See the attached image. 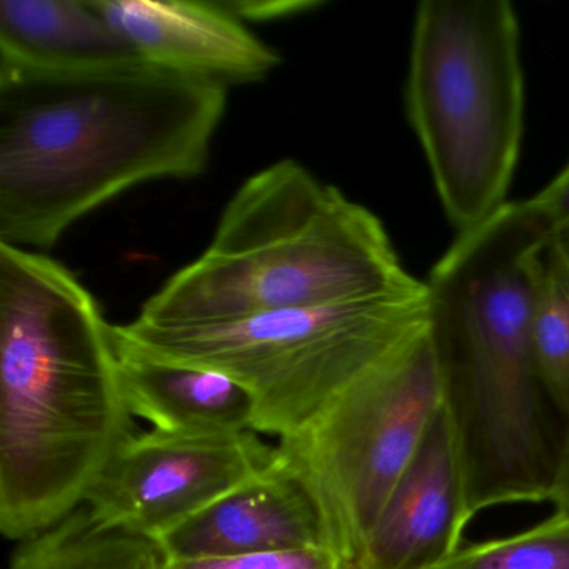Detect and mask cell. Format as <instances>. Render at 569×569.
I'll list each match as a JSON object with an SVG mask.
<instances>
[{"mask_svg":"<svg viewBox=\"0 0 569 569\" xmlns=\"http://www.w3.org/2000/svg\"><path fill=\"white\" fill-rule=\"evenodd\" d=\"M226 109L228 89L144 61L0 66V242L44 251L138 186L199 178Z\"/></svg>","mask_w":569,"mask_h":569,"instance_id":"6da1fadb","label":"cell"},{"mask_svg":"<svg viewBox=\"0 0 569 569\" xmlns=\"http://www.w3.org/2000/svg\"><path fill=\"white\" fill-rule=\"evenodd\" d=\"M64 264L0 242V529L22 541L88 501L136 435L119 355Z\"/></svg>","mask_w":569,"mask_h":569,"instance_id":"7a4b0ae2","label":"cell"},{"mask_svg":"<svg viewBox=\"0 0 569 569\" xmlns=\"http://www.w3.org/2000/svg\"><path fill=\"white\" fill-rule=\"evenodd\" d=\"M552 236L529 199L458 236L426 282L428 335L465 455L469 511L549 499L565 419L539 381L532 296Z\"/></svg>","mask_w":569,"mask_h":569,"instance_id":"3957f363","label":"cell"},{"mask_svg":"<svg viewBox=\"0 0 569 569\" xmlns=\"http://www.w3.org/2000/svg\"><path fill=\"white\" fill-rule=\"evenodd\" d=\"M418 282L368 208L284 159L242 182L204 252L172 274L136 318L224 325L378 298Z\"/></svg>","mask_w":569,"mask_h":569,"instance_id":"277c9868","label":"cell"},{"mask_svg":"<svg viewBox=\"0 0 569 569\" xmlns=\"http://www.w3.org/2000/svg\"><path fill=\"white\" fill-rule=\"evenodd\" d=\"M519 46L506 0H426L416 12L406 112L459 234L508 204L525 134Z\"/></svg>","mask_w":569,"mask_h":569,"instance_id":"5b68a950","label":"cell"},{"mask_svg":"<svg viewBox=\"0 0 569 569\" xmlns=\"http://www.w3.org/2000/svg\"><path fill=\"white\" fill-rule=\"evenodd\" d=\"M428 326L426 282L378 298L268 312L224 325L112 329L124 358L228 376L254 399V431L279 441L308 428L349 386Z\"/></svg>","mask_w":569,"mask_h":569,"instance_id":"8992f818","label":"cell"},{"mask_svg":"<svg viewBox=\"0 0 569 569\" xmlns=\"http://www.w3.org/2000/svg\"><path fill=\"white\" fill-rule=\"evenodd\" d=\"M445 405L428 326L349 386L316 421L276 446L316 501L329 548L352 569Z\"/></svg>","mask_w":569,"mask_h":569,"instance_id":"52a82bcc","label":"cell"},{"mask_svg":"<svg viewBox=\"0 0 569 569\" xmlns=\"http://www.w3.org/2000/svg\"><path fill=\"white\" fill-rule=\"evenodd\" d=\"M276 446L254 431L134 435L112 459L86 506L108 528L158 542L264 475Z\"/></svg>","mask_w":569,"mask_h":569,"instance_id":"ba28073f","label":"cell"},{"mask_svg":"<svg viewBox=\"0 0 569 569\" xmlns=\"http://www.w3.org/2000/svg\"><path fill=\"white\" fill-rule=\"evenodd\" d=\"M132 51L156 68L209 84H254L282 64L222 2L92 0Z\"/></svg>","mask_w":569,"mask_h":569,"instance_id":"9c48e42d","label":"cell"},{"mask_svg":"<svg viewBox=\"0 0 569 569\" xmlns=\"http://www.w3.org/2000/svg\"><path fill=\"white\" fill-rule=\"evenodd\" d=\"M471 519L461 438L445 399L352 569L432 568L461 549Z\"/></svg>","mask_w":569,"mask_h":569,"instance_id":"30bf717a","label":"cell"},{"mask_svg":"<svg viewBox=\"0 0 569 569\" xmlns=\"http://www.w3.org/2000/svg\"><path fill=\"white\" fill-rule=\"evenodd\" d=\"M156 545L164 558H231L329 548L321 512L308 489L279 462Z\"/></svg>","mask_w":569,"mask_h":569,"instance_id":"8fae6325","label":"cell"},{"mask_svg":"<svg viewBox=\"0 0 569 569\" xmlns=\"http://www.w3.org/2000/svg\"><path fill=\"white\" fill-rule=\"evenodd\" d=\"M139 61L92 0H0V66L86 72Z\"/></svg>","mask_w":569,"mask_h":569,"instance_id":"7c38bea8","label":"cell"},{"mask_svg":"<svg viewBox=\"0 0 569 569\" xmlns=\"http://www.w3.org/2000/svg\"><path fill=\"white\" fill-rule=\"evenodd\" d=\"M119 369L132 416L151 422L152 429L179 435L254 431V399L228 376L124 356H119Z\"/></svg>","mask_w":569,"mask_h":569,"instance_id":"4fadbf2b","label":"cell"},{"mask_svg":"<svg viewBox=\"0 0 569 569\" xmlns=\"http://www.w3.org/2000/svg\"><path fill=\"white\" fill-rule=\"evenodd\" d=\"M161 559L154 541L108 528L82 505L44 531L22 539L8 569H158Z\"/></svg>","mask_w":569,"mask_h":569,"instance_id":"5bb4252c","label":"cell"},{"mask_svg":"<svg viewBox=\"0 0 569 569\" xmlns=\"http://www.w3.org/2000/svg\"><path fill=\"white\" fill-rule=\"evenodd\" d=\"M532 351L539 381L562 419L569 416V244H546L532 296Z\"/></svg>","mask_w":569,"mask_h":569,"instance_id":"9a60e30c","label":"cell"},{"mask_svg":"<svg viewBox=\"0 0 569 569\" xmlns=\"http://www.w3.org/2000/svg\"><path fill=\"white\" fill-rule=\"evenodd\" d=\"M429 569H569V512L556 509L525 531L466 546Z\"/></svg>","mask_w":569,"mask_h":569,"instance_id":"2e32d148","label":"cell"},{"mask_svg":"<svg viewBox=\"0 0 569 569\" xmlns=\"http://www.w3.org/2000/svg\"><path fill=\"white\" fill-rule=\"evenodd\" d=\"M158 569H348L331 548L291 549L231 558H164Z\"/></svg>","mask_w":569,"mask_h":569,"instance_id":"e0dca14e","label":"cell"},{"mask_svg":"<svg viewBox=\"0 0 569 569\" xmlns=\"http://www.w3.org/2000/svg\"><path fill=\"white\" fill-rule=\"evenodd\" d=\"M555 238L569 236V162L538 194L529 198Z\"/></svg>","mask_w":569,"mask_h":569,"instance_id":"ac0fdd59","label":"cell"},{"mask_svg":"<svg viewBox=\"0 0 569 569\" xmlns=\"http://www.w3.org/2000/svg\"><path fill=\"white\" fill-rule=\"evenodd\" d=\"M226 2V0H224ZM229 9L244 22H268L295 18L321 8L319 0H228Z\"/></svg>","mask_w":569,"mask_h":569,"instance_id":"d6986e66","label":"cell"},{"mask_svg":"<svg viewBox=\"0 0 569 569\" xmlns=\"http://www.w3.org/2000/svg\"><path fill=\"white\" fill-rule=\"evenodd\" d=\"M548 501L552 502L556 509L569 512V416L562 431L561 448Z\"/></svg>","mask_w":569,"mask_h":569,"instance_id":"ffe728a7","label":"cell"},{"mask_svg":"<svg viewBox=\"0 0 569 569\" xmlns=\"http://www.w3.org/2000/svg\"><path fill=\"white\" fill-rule=\"evenodd\" d=\"M562 239H565V241L568 242V244H569V238H562Z\"/></svg>","mask_w":569,"mask_h":569,"instance_id":"44dd1931","label":"cell"},{"mask_svg":"<svg viewBox=\"0 0 569 569\" xmlns=\"http://www.w3.org/2000/svg\"><path fill=\"white\" fill-rule=\"evenodd\" d=\"M566 238H569V236H566Z\"/></svg>","mask_w":569,"mask_h":569,"instance_id":"7402d4cb","label":"cell"}]
</instances>
